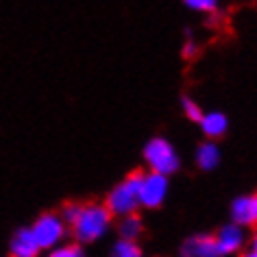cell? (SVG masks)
I'll return each mask as SVG.
<instances>
[{
	"label": "cell",
	"instance_id": "cell-10",
	"mask_svg": "<svg viewBox=\"0 0 257 257\" xmlns=\"http://www.w3.org/2000/svg\"><path fill=\"white\" fill-rule=\"evenodd\" d=\"M227 126H229V120L227 115L220 113V111H211V113H205L201 118V128L207 138H220L227 133Z\"/></svg>",
	"mask_w": 257,
	"mask_h": 257
},
{
	"label": "cell",
	"instance_id": "cell-8",
	"mask_svg": "<svg viewBox=\"0 0 257 257\" xmlns=\"http://www.w3.org/2000/svg\"><path fill=\"white\" fill-rule=\"evenodd\" d=\"M216 240V248L220 255H227V253H235L237 248L242 246L244 242V235H242V229L237 224H227L218 231V235H214Z\"/></svg>",
	"mask_w": 257,
	"mask_h": 257
},
{
	"label": "cell",
	"instance_id": "cell-6",
	"mask_svg": "<svg viewBox=\"0 0 257 257\" xmlns=\"http://www.w3.org/2000/svg\"><path fill=\"white\" fill-rule=\"evenodd\" d=\"M231 216H233V222L237 224V227H240V224L253 227L255 218H257V198H255V194L235 198L233 205H231Z\"/></svg>",
	"mask_w": 257,
	"mask_h": 257
},
{
	"label": "cell",
	"instance_id": "cell-12",
	"mask_svg": "<svg viewBox=\"0 0 257 257\" xmlns=\"http://www.w3.org/2000/svg\"><path fill=\"white\" fill-rule=\"evenodd\" d=\"M120 235H122V240H128V242H136V237L142 233V220L136 216V214H128L122 218V222H120Z\"/></svg>",
	"mask_w": 257,
	"mask_h": 257
},
{
	"label": "cell",
	"instance_id": "cell-7",
	"mask_svg": "<svg viewBox=\"0 0 257 257\" xmlns=\"http://www.w3.org/2000/svg\"><path fill=\"white\" fill-rule=\"evenodd\" d=\"M183 257H220L214 235H196L183 244Z\"/></svg>",
	"mask_w": 257,
	"mask_h": 257
},
{
	"label": "cell",
	"instance_id": "cell-18",
	"mask_svg": "<svg viewBox=\"0 0 257 257\" xmlns=\"http://www.w3.org/2000/svg\"><path fill=\"white\" fill-rule=\"evenodd\" d=\"M242 257H257V255H255V248H250L248 253H246V255H242Z\"/></svg>",
	"mask_w": 257,
	"mask_h": 257
},
{
	"label": "cell",
	"instance_id": "cell-2",
	"mask_svg": "<svg viewBox=\"0 0 257 257\" xmlns=\"http://www.w3.org/2000/svg\"><path fill=\"white\" fill-rule=\"evenodd\" d=\"M142 172H131L124 181L118 183L109 192L105 207L111 216H128L138 209L140 205V183H142Z\"/></svg>",
	"mask_w": 257,
	"mask_h": 257
},
{
	"label": "cell",
	"instance_id": "cell-14",
	"mask_svg": "<svg viewBox=\"0 0 257 257\" xmlns=\"http://www.w3.org/2000/svg\"><path fill=\"white\" fill-rule=\"evenodd\" d=\"M181 105H183V111H185V115H188L190 120H194V122H201V118H203V111H201V107H198L194 100H192V98H188V96H183Z\"/></svg>",
	"mask_w": 257,
	"mask_h": 257
},
{
	"label": "cell",
	"instance_id": "cell-4",
	"mask_svg": "<svg viewBox=\"0 0 257 257\" xmlns=\"http://www.w3.org/2000/svg\"><path fill=\"white\" fill-rule=\"evenodd\" d=\"M31 233H33L40 250L50 248L63 237V233H66V224H63V220L57 214H44V216L37 218V222L33 224Z\"/></svg>",
	"mask_w": 257,
	"mask_h": 257
},
{
	"label": "cell",
	"instance_id": "cell-16",
	"mask_svg": "<svg viewBox=\"0 0 257 257\" xmlns=\"http://www.w3.org/2000/svg\"><path fill=\"white\" fill-rule=\"evenodd\" d=\"M194 11H214L218 7V0H183Z\"/></svg>",
	"mask_w": 257,
	"mask_h": 257
},
{
	"label": "cell",
	"instance_id": "cell-1",
	"mask_svg": "<svg viewBox=\"0 0 257 257\" xmlns=\"http://www.w3.org/2000/svg\"><path fill=\"white\" fill-rule=\"evenodd\" d=\"M109 224H111V214L105 205L89 203L81 205L79 216L74 218L70 227H72L76 242H94L109 229Z\"/></svg>",
	"mask_w": 257,
	"mask_h": 257
},
{
	"label": "cell",
	"instance_id": "cell-17",
	"mask_svg": "<svg viewBox=\"0 0 257 257\" xmlns=\"http://www.w3.org/2000/svg\"><path fill=\"white\" fill-rule=\"evenodd\" d=\"M183 55H185V57L196 55V44H194V42H188V44H185V46H183Z\"/></svg>",
	"mask_w": 257,
	"mask_h": 257
},
{
	"label": "cell",
	"instance_id": "cell-15",
	"mask_svg": "<svg viewBox=\"0 0 257 257\" xmlns=\"http://www.w3.org/2000/svg\"><path fill=\"white\" fill-rule=\"evenodd\" d=\"M48 257H85L79 244H68V246H61V248H55Z\"/></svg>",
	"mask_w": 257,
	"mask_h": 257
},
{
	"label": "cell",
	"instance_id": "cell-11",
	"mask_svg": "<svg viewBox=\"0 0 257 257\" xmlns=\"http://www.w3.org/2000/svg\"><path fill=\"white\" fill-rule=\"evenodd\" d=\"M218 162H220V151H218V146L216 144H211V142H205L198 146V151H196V164L201 166L203 170H214Z\"/></svg>",
	"mask_w": 257,
	"mask_h": 257
},
{
	"label": "cell",
	"instance_id": "cell-5",
	"mask_svg": "<svg viewBox=\"0 0 257 257\" xmlns=\"http://www.w3.org/2000/svg\"><path fill=\"white\" fill-rule=\"evenodd\" d=\"M166 194H168V179L164 175L151 172V175L142 177V183H140V203L144 207H159L164 203Z\"/></svg>",
	"mask_w": 257,
	"mask_h": 257
},
{
	"label": "cell",
	"instance_id": "cell-3",
	"mask_svg": "<svg viewBox=\"0 0 257 257\" xmlns=\"http://www.w3.org/2000/svg\"><path fill=\"white\" fill-rule=\"evenodd\" d=\"M144 159L151 166L153 172L164 175V177H168L170 172H177L179 168V157H177L175 146L164 138H153L144 146Z\"/></svg>",
	"mask_w": 257,
	"mask_h": 257
},
{
	"label": "cell",
	"instance_id": "cell-9",
	"mask_svg": "<svg viewBox=\"0 0 257 257\" xmlns=\"http://www.w3.org/2000/svg\"><path fill=\"white\" fill-rule=\"evenodd\" d=\"M40 246H37L31 229H20L11 240V257H37Z\"/></svg>",
	"mask_w": 257,
	"mask_h": 257
},
{
	"label": "cell",
	"instance_id": "cell-13",
	"mask_svg": "<svg viewBox=\"0 0 257 257\" xmlns=\"http://www.w3.org/2000/svg\"><path fill=\"white\" fill-rule=\"evenodd\" d=\"M111 257H142V248H140L136 242L120 240V242L113 246Z\"/></svg>",
	"mask_w": 257,
	"mask_h": 257
}]
</instances>
